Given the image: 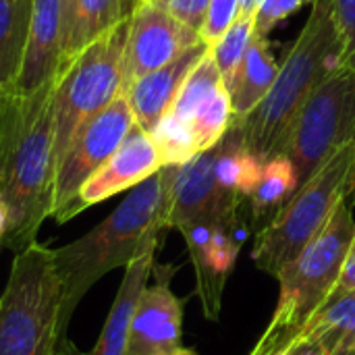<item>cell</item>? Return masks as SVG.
I'll return each mask as SVG.
<instances>
[{
  "mask_svg": "<svg viewBox=\"0 0 355 355\" xmlns=\"http://www.w3.org/2000/svg\"><path fill=\"white\" fill-rule=\"evenodd\" d=\"M297 191V177L293 164L283 154H272L264 160L262 177L250 196L252 214L256 220H270Z\"/></svg>",
  "mask_w": 355,
  "mask_h": 355,
  "instance_id": "7402d4cb",
  "label": "cell"
},
{
  "mask_svg": "<svg viewBox=\"0 0 355 355\" xmlns=\"http://www.w3.org/2000/svg\"><path fill=\"white\" fill-rule=\"evenodd\" d=\"M352 291H355V233L352 243H349V250H347V256H345L339 281H337L335 295H347Z\"/></svg>",
  "mask_w": 355,
  "mask_h": 355,
  "instance_id": "4dcf8cb0",
  "label": "cell"
},
{
  "mask_svg": "<svg viewBox=\"0 0 355 355\" xmlns=\"http://www.w3.org/2000/svg\"><path fill=\"white\" fill-rule=\"evenodd\" d=\"M279 62L275 60L268 37H258L254 33L248 52L243 56V62L239 67L237 79L231 94V106H233V119L241 121L245 119L256 106L262 104V100L272 89L277 75H279Z\"/></svg>",
  "mask_w": 355,
  "mask_h": 355,
  "instance_id": "d6986e66",
  "label": "cell"
},
{
  "mask_svg": "<svg viewBox=\"0 0 355 355\" xmlns=\"http://www.w3.org/2000/svg\"><path fill=\"white\" fill-rule=\"evenodd\" d=\"M6 233H8V208H6L4 200L0 198V245H4Z\"/></svg>",
  "mask_w": 355,
  "mask_h": 355,
  "instance_id": "836d02e7",
  "label": "cell"
},
{
  "mask_svg": "<svg viewBox=\"0 0 355 355\" xmlns=\"http://www.w3.org/2000/svg\"><path fill=\"white\" fill-rule=\"evenodd\" d=\"M64 33L62 0H33L25 56L15 83L17 94H29L56 77L64 48Z\"/></svg>",
  "mask_w": 355,
  "mask_h": 355,
  "instance_id": "9a60e30c",
  "label": "cell"
},
{
  "mask_svg": "<svg viewBox=\"0 0 355 355\" xmlns=\"http://www.w3.org/2000/svg\"><path fill=\"white\" fill-rule=\"evenodd\" d=\"M200 40L202 37L198 31L160 10L152 2H139L129 19L123 92L139 77L173 62Z\"/></svg>",
  "mask_w": 355,
  "mask_h": 355,
  "instance_id": "8fae6325",
  "label": "cell"
},
{
  "mask_svg": "<svg viewBox=\"0 0 355 355\" xmlns=\"http://www.w3.org/2000/svg\"><path fill=\"white\" fill-rule=\"evenodd\" d=\"M177 272L173 264L152 268L154 285H146L131 320L127 355H171L183 347V306L171 283Z\"/></svg>",
  "mask_w": 355,
  "mask_h": 355,
  "instance_id": "7c38bea8",
  "label": "cell"
},
{
  "mask_svg": "<svg viewBox=\"0 0 355 355\" xmlns=\"http://www.w3.org/2000/svg\"><path fill=\"white\" fill-rule=\"evenodd\" d=\"M355 220L343 200L322 231L275 277L279 302L272 318L248 355H285L306 322L335 295L354 239Z\"/></svg>",
  "mask_w": 355,
  "mask_h": 355,
  "instance_id": "277c9868",
  "label": "cell"
},
{
  "mask_svg": "<svg viewBox=\"0 0 355 355\" xmlns=\"http://www.w3.org/2000/svg\"><path fill=\"white\" fill-rule=\"evenodd\" d=\"M133 125L135 116L125 94H121L75 133L54 175L50 216L56 223H67L75 216L73 208L79 189L119 150Z\"/></svg>",
  "mask_w": 355,
  "mask_h": 355,
  "instance_id": "9c48e42d",
  "label": "cell"
},
{
  "mask_svg": "<svg viewBox=\"0 0 355 355\" xmlns=\"http://www.w3.org/2000/svg\"><path fill=\"white\" fill-rule=\"evenodd\" d=\"M355 185V139L345 144L291 200L256 233L252 260L277 277L329 223Z\"/></svg>",
  "mask_w": 355,
  "mask_h": 355,
  "instance_id": "8992f818",
  "label": "cell"
},
{
  "mask_svg": "<svg viewBox=\"0 0 355 355\" xmlns=\"http://www.w3.org/2000/svg\"><path fill=\"white\" fill-rule=\"evenodd\" d=\"M67 327L54 250L33 241L15 254L0 295V355H54Z\"/></svg>",
  "mask_w": 355,
  "mask_h": 355,
  "instance_id": "5b68a950",
  "label": "cell"
},
{
  "mask_svg": "<svg viewBox=\"0 0 355 355\" xmlns=\"http://www.w3.org/2000/svg\"><path fill=\"white\" fill-rule=\"evenodd\" d=\"M260 0H239V17H254Z\"/></svg>",
  "mask_w": 355,
  "mask_h": 355,
  "instance_id": "e575fe53",
  "label": "cell"
},
{
  "mask_svg": "<svg viewBox=\"0 0 355 355\" xmlns=\"http://www.w3.org/2000/svg\"><path fill=\"white\" fill-rule=\"evenodd\" d=\"M33 0H0V85L15 89L31 23Z\"/></svg>",
  "mask_w": 355,
  "mask_h": 355,
  "instance_id": "44dd1931",
  "label": "cell"
},
{
  "mask_svg": "<svg viewBox=\"0 0 355 355\" xmlns=\"http://www.w3.org/2000/svg\"><path fill=\"white\" fill-rule=\"evenodd\" d=\"M146 2H152L154 6L168 12L171 17L185 23L198 33L206 23V15L210 6V0H146Z\"/></svg>",
  "mask_w": 355,
  "mask_h": 355,
  "instance_id": "f546056e",
  "label": "cell"
},
{
  "mask_svg": "<svg viewBox=\"0 0 355 355\" xmlns=\"http://www.w3.org/2000/svg\"><path fill=\"white\" fill-rule=\"evenodd\" d=\"M150 137L158 150L162 166H181L200 154L191 125L177 119L173 112H166L160 119Z\"/></svg>",
  "mask_w": 355,
  "mask_h": 355,
  "instance_id": "603a6c76",
  "label": "cell"
},
{
  "mask_svg": "<svg viewBox=\"0 0 355 355\" xmlns=\"http://www.w3.org/2000/svg\"><path fill=\"white\" fill-rule=\"evenodd\" d=\"M171 355H198L196 354V349H189V347H181V349H177L175 354Z\"/></svg>",
  "mask_w": 355,
  "mask_h": 355,
  "instance_id": "74e56055",
  "label": "cell"
},
{
  "mask_svg": "<svg viewBox=\"0 0 355 355\" xmlns=\"http://www.w3.org/2000/svg\"><path fill=\"white\" fill-rule=\"evenodd\" d=\"M333 17L343 44V67L355 71V0H333Z\"/></svg>",
  "mask_w": 355,
  "mask_h": 355,
  "instance_id": "f1b7e54d",
  "label": "cell"
},
{
  "mask_svg": "<svg viewBox=\"0 0 355 355\" xmlns=\"http://www.w3.org/2000/svg\"><path fill=\"white\" fill-rule=\"evenodd\" d=\"M355 139V71L329 75L302 104L275 154L293 164L297 189Z\"/></svg>",
  "mask_w": 355,
  "mask_h": 355,
  "instance_id": "ba28073f",
  "label": "cell"
},
{
  "mask_svg": "<svg viewBox=\"0 0 355 355\" xmlns=\"http://www.w3.org/2000/svg\"><path fill=\"white\" fill-rule=\"evenodd\" d=\"M343 44L333 17V0H314L310 17L279 67L268 96L245 119L235 121L243 144L262 160L270 158L308 96L343 69Z\"/></svg>",
  "mask_w": 355,
  "mask_h": 355,
  "instance_id": "3957f363",
  "label": "cell"
},
{
  "mask_svg": "<svg viewBox=\"0 0 355 355\" xmlns=\"http://www.w3.org/2000/svg\"><path fill=\"white\" fill-rule=\"evenodd\" d=\"M354 355H355V354H354Z\"/></svg>",
  "mask_w": 355,
  "mask_h": 355,
  "instance_id": "60d3db41",
  "label": "cell"
},
{
  "mask_svg": "<svg viewBox=\"0 0 355 355\" xmlns=\"http://www.w3.org/2000/svg\"><path fill=\"white\" fill-rule=\"evenodd\" d=\"M139 2H146V0H139Z\"/></svg>",
  "mask_w": 355,
  "mask_h": 355,
  "instance_id": "ab89813d",
  "label": "cell"
},
{
  "mask_svg": "<svg viewBox=\"0 0 355 355\" xmlns=\"http://www.w3.org/2000/svg\"><path fill=\"white\" fill-rule=\"evenodd\" d=\"M223 83V77H220V71L212 58V54L208 52L200 62L198 67L189 73V77L185 79L177 100L173 102L171 110L177 119L185 121L191 125V119L196 116L198 108L204 104V100H208L212 96V92H216Z\"/></svg>",
  "mask_w": 355,
  "mask_h": 355,
  "instance_id": "cb8c5ba5",
  "label": "cell"
},
{
  "mask_svg": "<svg viewBox=\"0 0 355 355\" xmlns=\"http://www.w3.org/2000/svg\"><path fill=\"white\" fill-rule=\"evenodd\" d=\"M218 144L200 152L189 162L175 168L171 185L168 229H181L191 223H214L239 229V204L223 193L216 183Z\"/></svg>",
  "mask_w": 355,
  "mask_h": 355,
  "instance_id": "30bf717a",
  "label": "cell"
},
{
  "mask_svg": "<svg viewBox=\"0 0 355 355\" xmlns=\"http://www.w3.org/2000/svg\"><path fill=\"white\" fill-rule=\"evenodd\" d=\"M233 125V106H231V94L225 85H220L204 104L198 108L196 116L191 119V129L198 141V150H210L214 148L229 127Z\"/></svg>",
  "mask_w": 355,
  "mask_h": 355,
  "instance_id": "d4e9b609",
  "label": "cell"
},
{
  "mask_svg": "<svg viewBox=\"0 0 355 355\" xmlns=\"http://www.w3.org/2000/svg\"><path fill=\"white\" fill-rule=\"evenodd\" d=\"M295 343L322 345L331 355L355 354V291L333 295L302 329Z\"/></svg>",
  "mask_w": 355,
  "mask_h": 355,
  "instance_id": "ffe728a7",
  "label": "cell"
},
{
  "mask_svg": "<svg viewBox=\"0 0 355 355\" xmlns=\"http://www.w3.org/2000/svg\"><path fill=\"white\" fill-rule=\"evenodd\" d=\"M156 250H158V245L148 248L131 264L125 266V275L119 285L116 297L110 306V312L106 316L104 329H102L94 349L87 355H127L133 312L137 308L141 291L148 285V279L152 277V268L156 262Z\"/></svg>",
  "mask_w": 355,
  "mask_h": 355,
  "instance_id": "e0dca14e",
  "label": "cell"
},
{
  "mask_svg": "<svg viewBox=\"0 0 355 355\" xmlns=\"http://www.w3.org/2000/svg\"><path fill=\"white\" fill-rule=\"evenodd\" d=\"M177 166H162L150 179L129 189L127 198L92 231L56 248L54 262L64 291V316L110 270L125 268L152 245H160L168 229L171 185Z\"/></svg>",
  "mask_w": 355,
  "mask_h": 355,
  "instance_id": "7a4b0ae2",
  "label": "cell"
},
{
  "mask_svg": "<svg viewBox=\"0 0 355 355\" xmlns=\"http://www.w3.org/2000/svg\"><path fill=\"white\" fill-rule=\"evenodd\" d=\"M185 239L189 260L196 272V293L202 312L216 322L223 310V291L237 262L245 233L214 223H191L179 229Z\"/></svg>",
  "mask_w": 355,
  "mask_h": 355,
  "instance_id": "4fadbf2b",
  "label": "cell"
},
{
  "mask_svg": "<svg viewBox=\"0 0 355 355\" xmlns=\"http://www.w3.org/2000/svg\"><path fill=\"white\" fill-rule=\"evenodd\" d=\"M160 168L162 162L150 133L133 125L119 150L83 183L75 200L73 214L77 216L89 206H96L121 191L137 187Z\"/></svg>",
  "mask_w": 355,
  "mask_h": 355,
  "instance_id": "5bb4252c",
  "label": "cell"
},
{
  "mask_svg": "<svg viewBox=\"0 0 355 355\" xmlns=\"http://www.w3.org/2000/svg\"><path fill=\"white\" fill-rule=\"evenodd\" d=\"M285 355H331L322 345L316 343H295Z\"/></svg>",
  "mask_w": 355,
  "mask_h": 355,
  "instance_id": "1f68e13d",
  "label": "cell"
},
{
  "mask_svg": "<svg viewBox=\"0 0 355 355\" xmlns=\"http://www.w3.org/2000/svg\"><path fill=\"white\" fill-rule=\"evenodd\" d=\"M12 94H15V89H6V87L0 85V114H2V110H4V106H6V102H8V98Z\"/></svg>",
  "mask_w": 355,
  "mask_h": 355,
  "instance_id": "d590c367",
  "label": "cell"
},
{
  "mask_svg": "<svg viewBox=\"0 0 355 355\" xmlns=\"http://www.w3.org/2000/svg\"><path fill=\"white\" fill-rule=\"evenodd\" d=\"M208 52L210 46L204 40H200L196 46L187 48L181 56H177L173 62L139 77L123 92L131 106L137 127H141L146 133H152V129L160 123V119L171 110L189 73L198 67V62Z\"/></svg>",
  "mask_w": 355,
  "mask_h": 355,
  "instance_id": "2e32d148",
  "label": "cell"
},
{
  "mask_svg": "<svg viewBox=\"0 0 355 355\" xmlns=\"http://www.w3.org/2000/svg\"><path fill=\"white\" fill-rule=\"evenodd\" d=\"M54 355H87L85 352H81L67 335L60 339V343H58V349H56V354Z\"/></svg>",
  "mask_w": 355,
  "mask_h": 355,
  "instance_id": "d6a6232c",
  "label": "cell"
},
{
  "mask_svg": "<svg viewBox=\"0 0 355 355\" xmlns=\"http://www.w3.org/2000/svg\"><path fill=\"white\" fill-rule=\"evenodd\" d=\"M254 37V17H237L223 37L210 48V54L220 71L225 87L231 92L248 52V46Z\"/></svg>",
  "mask_w": 355,
  "mask_h": 355,
  "instance_id": "484cf974",
  "label": "cell"
},
{
  "mask_svg": "<svg viewBox=\"0 0 355 355\" xmlns=\"http://www.w3.org/2000/svg\"><path fill=\"white\" fill-rule=\"evenodd\" d=\"M131 19V17H129ZM129 19L92 42L69 67L56 73L54 87V164L94 114L123 94ZM56 175V173H54Z\"/></svg>",
  "mask_w": 355,
  "mask_h": 355,
  "instance_id": "52a82bcc",
  "label": "cell"
},
{
  "mask_svg": "<svg viewBox=\"0 0 355 355\" xmlns=\"http://www.w3.org/2000/svg\"><path fill=\"white\" fill-rule=\"evenodd\" d=\"M314 0H260L254 12V33L258 37H268V33L287 17L297 12L304 4Z\"/></svg>",
  "mask_w": 355,
  "mask_h": 355,
  "instance_id": "4316f807",
  "label": "cell"
},
{
  "mask_svg": "<svg viewBox=\"0 0 355 355\" xmlns=\"http://www.w3.org/2000/svg\"><path fill=\"white\" fill-rule=\"evenodd\" d=\"M237 17H239V0H210L206 23L200 31V37L212 48Z\"/></svg>",
  "mask_w": 355,
  "mask_h": 355,
  "instance_id": "83f0119b",
  "label": "cell"
},
{
  "mask_svg": "<svg viewBox=\"0 0 355 355\" xmlns=\"http://www.w3.org/2000/svg\"><path fill=\"white\" fill-rule=\"evenodd\" d=\"M137 4L139 0H75L58 71L69 67L92 42L129 19Z\"/></svg>",
  "mask_w": 355,
  "mask_h": 355,
  "instance_id": "ac0fdd59",
  "label": "cell"
},
{
  "mask_svg": "<svg viewBox=\"0 0 355 355\" xmlns=\"http://www.w3.org/2000/svg\"><path fill=\"white\" fill-rule=\"evenodd\" d=\"M56 77L29 94H12L0 114V198L8 208L4 248L31 245L52 212Z\"/></svg>",
  "mask_w": 355,
  "mask_h": 355,
  "instance_id": "6da1fadb",
  "label": "cell"
},
{
  "mask_svg": "<svg viewBox=\"0 0 355 355\" xmlns=\"http://www.w3.org/2000/svg\"><path fill=\"white\" fill-rule=\"evenodd\" d=\"M73 2H75V0H62V6H64V25H67V29H69V21H71ZM64 37H67V33H64Z\"/></svg>",
  "mask_w": 355,
  "mask_h": 355,
  "instance_id": "8d00e7d4",
  "label": "cell"
},
{
  "mask_svg": "<svg viewBox=\"0 0 355 355\" xmlns=\"http://www.w3.org/2000/svg\"><path fill=\"white\" fill-rule=\"evenodd\" d=\"M352 196H354V198H355V185H354V191H352Z\"/></svg>",
  "mask_w": 355,
  "mask_h": 355,
  "instance_id": "f35d334b",
  "label": "cell"
}]
</instances>
